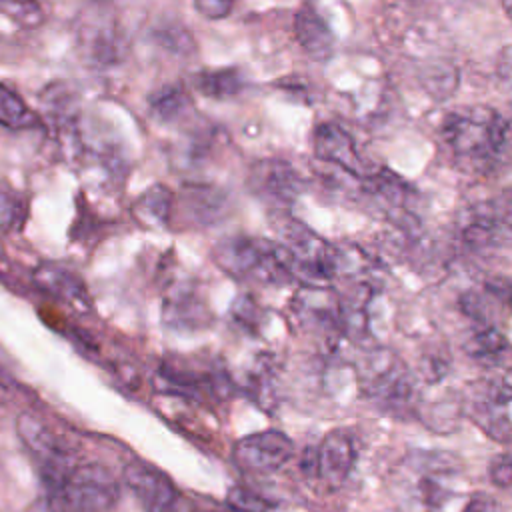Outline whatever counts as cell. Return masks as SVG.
Instances as JSON below:
<instances>
[{
	"instance_id": "1",
	"label": "cell",
	"mask_w": 512,
	"mask_h": 512,
	"mask_svg": "<svg viewBox=\"0 0 512 512\" xmlns=\"http://www.w3.org/2000/svg\"><path fill=\"white\" fill-rule=\"evenodd\" d=\"M442 136L456 156L478 168H494L508 154L510 122L494 108L474 106L448 114Z\"/></svg>"
},
{
	"instance_id": "2",
	"label": "cell",
	"mask_w": 512,
	"mask_h": 512,
	"mask_svg": "<svg viewBox=\"0 0 512 512\" xmlns=\"http://www.w3.org/2000/svg\"><path fill=\"white\" fill-rule=\"evenodd\" d=\"M212 258L220 270L234 278H260L282 284L292 278L290 252L280 244L254 236H228L214 244Z\"/></svg>"
},
{
	"instance_id": "3",
	"label": "cell",
	"mask_w": 512,
	"mask_h": 512,
	"mask_svg": "<svg viewBox=\"0 0 512 512\" xmlns=\"http://www.w3.org/2000/svg\"><path fill=\"white\" fill-rule=\"evenodd\" d=\"M52 492L66 512H110L120 498V484L106 466L86 462L68 468Z\"/></svg>"
},
{
	"instance_id": "4",
	"label": "cell",
	"mask_w": 512,
	"mask_h": 512,
	"mask_svg": "<svg viewBox=\"0 0 512 512\" xmlns=\"http://www.w3.org/2000/svg\"><path fill=\"white\" fill-rule=\"evenodd\" d=\"M16 434L42 464L46 482L50 486L68 468L78 464L74 444L60 430H56L52 424L32 412H22L16 418Z\"/></svg>"
},
{
	"instance_id": "5",
	"label": "cell",
	"mask_w": 512,
	"mask_h": 512,
	"mask_svg": "<svg viewBox=\"0 0 512 512\" xmlns=\"http://www.w3.org/2000/svg\"><path fill=\"white\" fill-rule=\"evenodd\" d=\"M362 382L370 400L394 412L406 410L416 394L414 376L406 364L388 350H378L366 360Z\"/></svg>"
},
{
	"instance_id": "6",
	"label": "cell",
	"mask_w": 512,
	"mask_h": 512,
	"mask_svg": "<svg viewBox=\"0 0 512 512\" xmlns=\"http://www.w3.org/2000/svg\"><path fill=\"white\" fill-rule=\"evenodd\" d=\"M294 442L280 430H262L240 438L234 444V464L248 474H274L292 456Z\"/></svg>"
},
{
	"instance_id": "7",
	"label": "cell",
	"mask_w": 512,
	"mask_h": 512,
	"mask_svg": "<svg viewBox=\"0 0 512 512\" xmlns=\"http://www.w3.org/2000/svg\"><path fill=\"white\" fill-rule=\"evenodd\" d=\"M470 416L476 424L498 442L510 440V382L502 380L478 382L470 394Z\"/></svg>"
},
{
	"instance_id": "8",
	"label": "cell",
	"mask_w": 512,
	"mask_h": 512,
	"mask_svg": "<svg viewBox=\"0 0 512 512\" xmlns=\"http://www.w3.org/2000/svg\"><path fill=\"white\" fill-rule=\"evenodd\" d=\"M124 482L144 512H180L178 490L156 468L144 462H130L124 468Z\"/></svg>"
},
{
	"instance_id": "9",
	"label": "cell",
	"mask_w": 512,
	"mask_h": 512,
	"mask_svg": "<svg viewBox=\"0 0 512 512\" xmlns=\"http://www.w3.org/2000/svg\"><path fill=\"white\" fill-rule=\"evenodd\" d=\"M302 178L292 164L276 158L262 160L250 170V188L256 196L276 206H290L302 192Z\"/></svg>"
},
{
	"instance_id": "10",
	"label": "cell",
	"mask_w": 512,
	"mask_h": 512,
	"mask_svg": "<svg viewBox=\"0 0 512 512\" xmlns=\"http://www.w3.org/2000/svg\"><path fill=\"white\" fill-rule=\"evenodd\" d=\"M312 144H314V152L320 160L334 164L340 170H344L360 180H366L372 174L366 168V162L360 156L354 138L338 124H334V122L318 124L314 130Z\"/></svg>"
},
{
	"instance_id": "11",
	"label": "cell",
	"mask_w": 512,
	"mask_h": 512,
	"mask_svg": "<svg viewBox=\"0 0 512 512\" xmlns=\"http://www.w3.org/2000/svg\"><path fill=\"white\" fill-rule=\"evenodd\" d=\"M32 282L40 292L48 294L50 298L66 304L76 312L90 310L92 302L82 278L60 264L40 262L32 270Z\"/></svg>"
},
{
	"instance_id": "12",
	"label": "cell",
	"mask_w": 512,
	"mask_h": 512,
	"mask_svg": "<svg viewBox=\"0 0 512 512\" xmlns=\"http://www.w3.org/2000/svg\"><path fill=\"white\" fill-rule=\"evenodd\" d=\"M354 440L346 430H330L316 446V476L328 488H340L354 466Z\"/></svg>"
},
{
	"instance_id": "13",
	"label": "cell",
	"mask_w": 512,
	"mask_h": 512,
	"mask_svg": "<svg viewBox=\"0 0 512 512\" xmlns=\"http://www.w3.org/2000/svg\"><path fill=\"white\" fill-rule=\"evenodd\" d=\"M294 36L304 54L316 62H328L336 42L326 20L310 4H302L294 16Z\"/></svg>"
},
{
	"instance_id": "14",
	"label": "cell",
	"mask_w": 512,
	"mask_h": 512,
	"mask_svg": "<svg viewBox=\"0 0 512 512\" xmlns=\"http://www.w3.org/2000/svg\"><path fill=\"white\" fill-rule=\"evenodd\" d=\"M78 40L84 52L88 54V58L100 66L118 64L126 52L124 36L114 22H104V20L86 22L80 28Z\"/></svg>"
},
{
	"instance_id": "15",
	"label": "cell",
	"mask_w": 512,
	"mask_h": 512,
	"mask_svg": "<svg viewBox=\"0 0 512 512\" xmlns=\"http://www.w3.org/2000/svg\"><path fill=\"white\" fill-rule=\"evenodd\" d=\"M462 240L474 250L498 248L508 242V216L500 214L498 208L478 206L468 212L462 226Z\"/></svg>"
},
{
	"instance_id": "16",
	"label": "cell",
	"mask_w": 512,
	"mask_h": 512,
	"mask_svg": "<svg viewBox=\"0 0 512 512\" xmlns=\"http://www.w3.org/2000/svg\"><path fill=\"white\" fill-rule=\"evenodd\" d=\"M174 192L166 184H152L130 206V214L138 226L146 230L170 228L174 216Z\"/></svg>"
},
{
	"instance_id": "17",
	"label": "cell",
	"mask_w": 512,
	"mask_h": 512,
	"mask_svg": "<svg viewBox=\"0 0 512 512\" xmlns=\"http://www.w3.org/2000/svg\"><path fill=\"white\" fill-rule=\"evenodd\" d=\"M226 194L208 184H188L180 196V208L194 226H208L222 218Z\"/></svg>"
},
{
	"instance_id": "18",
	"label": "cell",
	"mask_w": 512,
	"mask_h": 512,
	"mask_svg": "<svg viewBox=\"0 0 512 512\" xmlns=\"http://www.w3.org/2000/svg\"><path fill=\"white\" fill-rule=\"evenodd\" d=\"M162 316L172 328H198L206 322L208 312L196 290L190 284H182L174 286L164 298Z\"/></svg>"
},
{
	"instance_id": "19",
	"label": "cell",
	"mask_w": 512,
	"mask_h": 512,
	"mask_svg": "<svg viewBox=\"0 0 512 512\" xmlns=\"http://www.w3.org/2000/svg\"><path fill=\"white\" fill-rule=\"evenodd\" d=\"M464 350L468 356H472L478 362L494 364L508 352V340L506 336L492 324L476 326L470 338L464 344Z\"/></svg>"
},
{
	"instance_id": "20",
	"label": "cell",
	"mask_w": 512,
	"mask_h": 512,
	"mask_svg": "<svg viewBox=\"0 0 512 512\" xmlns=\"http://www.w3.org/2000/svg\"><path fill=\"white\" fill-rule=\"evenodd\" d=\"M194 86L200 94L214 98V100H224L232 98L242 92L244 88V76L238 68H216V70H202L194 78Z\"/></svg>"
},
{
	"instance_id": "21",
	"label": "cell",
	"mask_w": 512,
	"mask_h": 512,
	"mask_svg": "<svg viewBox=\"0 0 512 512\" xmlns=\"http://www.w3.org/2000/svg\"><path fill=\"white\" fill-rule=\"evenodd\" d=\"M0 124L10 130L40 126L38 114L6 84H0Z\"/></svg>"
},
{
	"instance_id": "22",
	"label": "cell",
	"mask_w": 512,
	"mask_h": 512,
	"mask_svg": "<svg viewBox=\"0 0 512 512\" xmlns=\"http://www.w3.org/2000/svg\"><path fill=\"white\" fill-rule=\"evenodd\" d=\"M148 104H150V112L158 122H172L180 118L188 108V96L180 86L170 84V86L158 88L150 96Z\"/></svg>"
},
{
	"instance_id": "23",
	"label": "cell",
	"mask_w": 512,
	"mask_h": 512,
	"mask_svg": "<svg viewBox=\"0 0 512 512\" xmlns=\"http://www.w3.org/2000/svg\"><path fill=\"white\" fill-rule=\"evenodd\" d=\"M28 220V200L12 190H0V238L18 234Z\"/></svg>"
},
{
	"instance_id": "24",
	"label": "cell",
	"mask_w": 512,
	"mask_h": 512,
	"mask_svg": "<svg viewBox=\"0 0 512 512\" xmlns=\"http://www.w3.org/2000/svg\"><path fill=\"white\" fill-rule=\"evenodd\" d=\"M0 8H4L18 22L28 26H34L42 20L40 0H0Z\"/></svg>"
},
{
	"instance_id": "25",
	"label": "cell",
	"mask_w": 512,
	"mask_h": 512,
	"mask_svg": "<svg viewBox=\"0 0 512 512\" xmlns=\"http://www.w3.org/2000/svg\"><path fill=\"white\" fill-rule=\"evenodd\" d=\"M226 506L234 512H264V508H266L262 498H258L254 492H250L242 486L230 488V492L226 496Z\"/></svg>"
},
{
	"instance_id": "26",
	"label": "cell",
	"mask_w": 512,
	"mask_h": 512,
	"mask_svg": "<svg viewBox=\"0 0 512 512\" xmlns=\"http://www.w3.org/2000/svg\"><path fill=\"white\" fill-rule=\"evenodd\" d=\"M192 36L182 30V28H168V30H162L158 32V42L166 48H170L172 52H190L192 48Z\"/></svg>"
},
{
	"instance_id": "27",
	"label": "cell",
	"mask_w": 512,
	"mask_h": 512,
	"mask_svg": "<svg viewBox=\"0 0 512 512\" xmlns=\"http://www.w3.org/2000/svg\"><path fill=\"white\" fill-rule=\"evenodd\" d=\"M232 316H234V320L238 324L254 328L256 322H258V306H256V302L248 294L238 296L234 300V304H232Z\"/></svg>"
},
{
	"instance_id": "28",
	"label": "cell",
	"mask_w": 512,
	"mask_h": 512,
	"mask_svg": "<svg viewBox=\"0 0 512 512\" xmlns=\"http://www.w3.org/2000/svg\"><path fill=\"white\" fill-rule=\"evenodd\" d=\"M234 2L236 0H194V6L204 18L222 20L232 12Z\"/></svg>"
},
{
	"instance_id": "29",
	"label": "cell",
	"mask_w": 512,
	"mask_h": 512,
	"mask_svg": "<svg viewBox=\"0 0 512 512\" xmlns=\"http://www.w3.org/2000/svg\"><path fill=\"white\" fill-rule=\"evenodd\" d=\"M490 472V480L500 486V488H508L510 480H512V462L508 452H502L500 456H496L488 468Z\"/></svg>"
},
{
	"instance_id": "30",
	"label": "cell",
	"mask_w": 512,
	"mask_h": 512,
	"mask_svg": "<svg viewBox=\"0 0 512 512\" xmlns=\"http://www.w3.org/2000/svg\"><path fill=\"white\" fill-rule=\"evenodd\" d=\"M462 512H502V504L490 494H472Z\"/></svg>"
},
{
	"instance_id": "31",
	"label": "cell",
	"mask_w": 512,
	"mask_h": 512,
	"mask_svg": "<svg viewBox=\"0 0 512 512\" xmlns=\"http://www.w3.org/2000/svg\"><path fill=\"white\" fill-rule=\"evenodd\" d=\"M190 512H234V510H230L226 504H218V502H214V500L198 498V500H194V504L190 506Z\"/></svg>"
},
{
	"instance_id": "32",
	"label": "cell",
	"mask_w": 512,
	"mask_h": 512,
	"mask_svg": "<svg viewBox=\"0 0 512 512\" xmlns=\"http://www.w3.org/2000/svg\"><path fill=\"white\" fill-rule=\"evenodd\" d=\"M26 512H66V510L50 498H40L34 504H30Z\"/></svg>"
},
{
	"instance_id": "33",
	"label": "cell",
	"mask_w": 512,
	"mask_h": 512,
	"mask_svg": "<svg viewBox=\"0 0 512 512\" xmlns=\"http://www.w3.org/2000/svg\"><path fill=\"white\" fill-rule=\"evenodd\" d=\"M500 76L504 78V80H508V76H510V48L508 46H504L502 48V54H500Z\"/></svg>"
},
{
	"instance_id": "34",
	"label": "cell",
	"mask_w": 512,
	"mask_h": 512,
	"mask_svg": "<svg viewBox=\"0 0 512 512\" xmlns=\"http://www.w3.org/2000/svg\"><path fill=\"white\" fill-rule=\"evenodd\" d=\"M12 276V262L0 254V280Z\"/></svg>"
},
{
	"instance_id": "35",
	"label": "cell",
	"mask_w": 512,
	"mask_h": 512,
	"mask_svg": "<svg viewBox=\"0 0 512 512\" xmlns=\"http://www.w3.org/2000/svg\"><path fill=\"white\" fill-rule=\"evenodd\" d=\"M502 6H504V12L508 14L510 12V0H502Z\"/></svg>"
}]
</instances>
